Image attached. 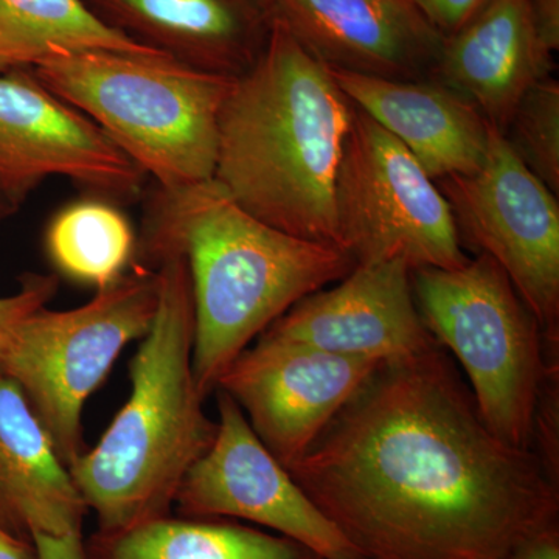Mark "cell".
I'll return each mask as SVG.
<instances>
[{
	"label": "cell",
	"mask_w": 559,
	"mask_h": 559,
	"mask_svg": "<svg viewBox=\"0 0 559 559\" xmlns=\"http://www.w3.org/2000/svg\"><path fill=\"white\" fill-rule=\"evenodd\" d=\"M288 471L364 559H507L559 524V485L437 342L381 364Z\"/></svg>",
	"instance_id": "1"
},
{
	"label": "cell",
	"mask_w": 559,
	"mask_h": 559,
	"mask_svg": "<svg viewBox=\"0 0 559 559\" xmlns=\"http://www.w3.org/2000/svg\"><path fill=\"white\" fill-rule=\"evenodd\" d=\"M178 253L194 304L193 371L204 399L280 316L355 270L336 246L293 237L242 210L215 180L162 189L146 204L134 263Z\"/></svg>",
	"instance_id": "2"
},
{
	"label": "cell",
	"mask_w": 559,
	"mask_h": 559,
	"mask_svg": "<svg viewBox=\"0 0 559 559\" xmlns=\"http://www.w3.org/2000/svg\"><path fill=\"white\" fill-rule=\"evenodd\" d=\"M353 117L330 69L274 22L221 109L213 180L267 226L341 248L336 182Z\"/></svg>",
	"instance_id": "3"
},
{
	"label": "cell",
	"mask_w": 559,
	"mask_h": 559,
	"mask_svg": "<svg viewBox=\"0 0 559 559\" xmlns=\"http://www.w3.org/2000/svg\"><path fill=\"white\" fill-rule=\"evenodd\" d=\"M151 270L159 275V304L131 359L130 399L94 450L69 468L103 533L170 516L180 484L218 430L194 380V304L187 261L170 253Z\"/></svg>",
	"instance_id": "4"
},
{
	"label": "cell",
	"mask_w": 559,
	"mask_h": 559,
	"mask_svg": "<svg viewBox=\"0 0 559 559\" xmlns=\"http://www.w3.org/2000/svg\"><path fill=\"white\" fill-rule=\"evenodd\" d=\"M162 189L213 179L219 116L235 79L165 55L57 50L32 69Z\"/></svg>",
	"instance_id": "5"
},
{
	"label": "cell",
	"mask_w": 559,
	"mask_h": 559,
	"mask_svg": "<svg viewBox=\"0 0 559 559\" xmlns=\"http://www.w3.org/2000/svg\"><path fill=\"white\" fill-rule=\"evenodd\" d=\"M426 330L452 353L480 417L499 439L532 450L533 419L544 381L558 362L538 319L502 267L485 253L457 270L411 271Z\"/></svg>",
	"instance_id": "6"
},
{
	"label": "cell",
	"mask_w": 559,
	"mask_h": 559,
	"mask_svg": "<svg viewBox=\"0 0 559 559\" xmlns=\"http://www.w3.org/2000/svg\"><path fill=\"white\" fill-rule=\"evenodd\" d=\"M157 304V271L132 261L83 307L33 312L0 359V371L20 385L68 468L86 452L84 404L123 348L146 336Z\"/></svg>",
	"instance_id": "7"
},
{
	"label": "cell",
	"mask_w": 559,
	"mask_h": 559,
	"mask_svg": "<svg viewBox=\"0 0 559 559\" xmlns=\"http://www.w3.org/2000/svg\"><path fill=\"white\" fill-rule=\"evenodd\" d=\"M340 246L358 263L399 260L457 270L468 261L436 180L380 124L355 108L336 182Z\"/></svg>",
	"instance_id": "8"
},
{
	"label": "cell",
	"mask_w": 559,
	"mask_h": 559,
	"mask_svg": "<svg viewBox=\"0 0 559 559\" xmlns=\"http://www.w3.org/2000/svg\"><path fill=\"white\" fill-rule=\"evenodd\" d=\"M460 241L496 261L559 347V205L506 135L489 127L479 170L440 180Z\"/></svg>",
	"instance_id": "9"
},
{
	"label": "cell",
	"mask_w": 559,
	"mask_h": 559,
	"mask_svg": "<svg viewBox=\"0 0 559 559\" xmlns=\"http://www.w3.org/2000/svg\"><path fill=\"white\" fill-rule=\"evenodd\" d=\"M55 176L109 202L138 200L146 179L90 117L32 70L0 73V194L20 210Z\"/></svg>",
	"instance_id": "10"
},
{
	"label": "cell",
	"mask_w": 559,
	"mask_h": 559,
	"mask_svg": "<svg viewBox=\"0 0 559 559\" xmlns=\"http://www.w3.org/2000/svg\"><path fill=\"white\" fill-rule=\"evenodd\" d=\"M218 430L176 495L179 516L250 522L322 559H364L266 450L231 396L215 390Z\"/></svg>",
	"instance_id": "11"
},
{
	"label": "cell",
	"mask_w": 559,
	"mask_h": 559,
	"mask_svg": "<svg viewBox=\"0 0 559 559\" xmlns=\"http://www.w3.org/2000/svg\"><path fill=\"white\" fill-rule=\"evenodd\" d=\"M381 364L259 336L215 390L234 399L261 443L288 469Z\"/></svg>",
	"instance_id": "12"
},
{
	"label": "cell",
	"mask_w": 559,
	"mask_h": 559,
	"mask_svg": "<svg viewBox=\"0 0 559 559\" xmlns=\"http://www.w3.org/2000/svg\"><path fill=\"white\" fill-rule=\"evenodd\" d=\"M260 336L380 362L436 344L419 318L409 266L399 260L356 264L336 286L297 301Z\"/></svg>",
	"instance_id": "13"
},
{
	"label": "cell",
	"mask_w": 559,
	"mask_h": 559,
	"mask_svg": "<svg viewBox=\"0 0 559 559\" xmlns=\"http://www.w3.org/2000/svg\"><path fill=\"white\" fill-rule=\"evenodd\" d=\"M282 25L329 69L390 80H425L444 36L409 0H264Z\"/></svg>",
	"instance_id": "14"
},
{
	"label": "cell",
	"mask_w": 559,
	"mask_h": 559,
	"mask_svg": "<svg viewBox=\"0 0 559 559\" xmlns=\"http://www.w3.org/2000/svg\"><path fill=\"white\" fill-rule=\"evenodd\" d=\"M114 31L180 64L240 79L270 40L264 0H84Z\"/></svg>",
	"instance_id": "15"
},
{
	"label": "cell",
	"mask_w": 559,
	"mask_h": 559,
	"mask_svg": "<svg viewBox=\"0 0 559 559\" xmlns=\"http://www.w3.org/2000/svg\"><path fill=\"white\" fill-rule=\"evenodd\" d=\"M330 72L355 108L403 143L436 182L479 170L491 124L460 92L436 79Z\"/></svg>",
	"instance_id": "16"
},
{
	"label": "cell",
	"mask_w": 559,
	"mask_h": 559,
	"mask_svg": "<svg viewBox=\"0 0 559 559\" xmlns=\"http://www.w3.org/2000/svg\"><path fill=\"white\" fill-rule=\"evenodd\" d=\"M551 70L554 55L536 35L530 0H489L444 38L430 79L460 92L503 132L525 92Z\"/></svg>",
	"instance_id": "17"
},
{
	"label": "cell",
	"mask_w": 559,
	"mask_h": 559,
	"mask_svg": "<svg viewBox=\"0 0 559 559\" xmlns=\"http://www.w3.org/2000/svg\"><path fill=\"white\" fill-rule=\"evenodd\" d=\"M87 511L24 392L0 371V525L27 539L62 536L83 532Z\"/></svg>",
	"instance_id": "18"
},
{
	"label": "cell",
	"mask_w": 559,
	"mask_h": 559,
	"mask_svg": "<svg viewBox=\"0 0 559 559\" xmlns=\"http://www.w3.org/2000/svg\"><path fill=\"white\" fill-rule=\"evenodd\" d=\"M87 559H322L296 540L219 518H171L84 540Z\"/></svg>",
	"instance_id": "19"
},
{
	"label": "cell",
	"mask_w": 559,
	"mask_h": 559,
	"mask_svg": "<svg viewBox=\"0 0 559 559\" xmlns=\"http://www.w3.org/2000/svg\"><path fill=\"white\" fill-rule=\"evenodd\" d=\"M162 55L114 31L84 0H0V73L32 70L57 50Z\"/></svg>",
	"instance_id": "20"
},
{
	"label": "cell",
	"mask_w": 559,
	"mask_h": 559,
	"mask_svg": "<svg viewBox=\"0 0 559 559\" xmlns=\"http://www.w3.org/2000/svg\"><path fill=\"white\" fill-rule=\"evenodd\" d=\"M55 266L102 289L120 277L134 259V234L128 219L109 201L75 202L51 221L46 237Z\"/></svg>",
	"instance_id": "21"
},
{
	"label": "cell",
	"mask_w": 559,
	"mask_h": 559,
	"mask_svg": "<svg viewBox=\"0 0 559 559\" xmlns=\"http://www.w3.org/2000/svg\"><path fill=\"white\" fill-rule=\"evenodd\" d=\"M502 134L525 167L558 197L559 83L554 76L525 92Z\"/></svg>",
	"instance_id": "22"
},
{
	"label": "cell",
	"mask_w": 559,
	"mask_h": 559,
	"mask_svg": "<svg viewBox=\"0 0 559 559\" xmlns=\"http://www.w3.org/2000/svg\"><path fill=\"white\" fill-rule=\"evenodd\" d=\"M60 280L57 275L27 272L20 278V289L0 297V359L5 355L17 329L33 312L47 307L57 296Z\"/></svg>",
	"instance_id": "23"
},
{
	"label": "cell",
	"mask_w": 559,
	"mask_h": 559,
	"mask_svg": "<svg viewBox=\"0 0 559 559\" xmlns=\"http://www.w3.org/2000/svg\"><path fill=\"white\" fill-rule=\"evenodd\" d=\"M409 2L447 38L473 20L489 0H409Z\"/></svg>",
	"instance_id": "24"
},
{
	"label": "cell",
	"mask_w": 559,
	"mask_h": 559,
	"mask_svg": "<svg viewBox=\"0 0 559 559\" xmlns=\"http://www.w3.org/2000/svg\"><path fill=\"white\" fill-rule=\"evenodd\" d=\"M31 539L38 559H87L83 533L62 536L35 533Z\"/></svg>",
	"instance_id": "25"
},
{
	"label": "cell",
	"mask_w": 559,
	"mask_h": 559,
	"mask_svg": "<svg viewBox=\"0 0 559 559\" xmlns=\"http://www.w3.org/2000/svg\"><path fill=\"white\" fill-rule=\"evenodd\" d=\"M533 25L551 55L559 49V0H530Z\"/></svg>",
	"instance_id": "26"
},
{
	"label": "cell",
	"mask_w": 559,
	"mask_h": 559,
	"mask_svg": "<svg viewBox=\"0 0 559 559\" xmlns=\"http://www.w3.org/2000/svg\"><path fill=\"white\" fill-rule=\"evenodd\" d=\"M507 559H559V524L528 536Z\"/></svg>",
	"instance_id": "27"
},
{
	"label": "cell",
	"mask_w": 559,
	"mask_h": 559,
	"mask_svg": "<svg viewBox=\"0 0 559 559\" xmlns=\"http://www.w3.org/2000/svg\"><path fill=\"white\" fill-rule=\"evenodd\" d=\"M0 559H38L32 539L14 535L0 525Z\"/></svg>",
	"instance_id": "28"
},
{
	"label": "cell",
	"mask_w": 559,
	"mask_h": 559,
	"mask_svg": "<svg viewBox=\"0 0 559 559\" xmlns=\"http://www.w3.org/2000/svg\"><path fill=\"white\" fill-rule=\"evenodd\" d=\"M16 212L17 209H14L13 205H11L10 202L7 201L2 194H0V223H2V221L9 219L10 216H13Z\"/></svg>",
	"instance_id": "29"
}]
</instances>
